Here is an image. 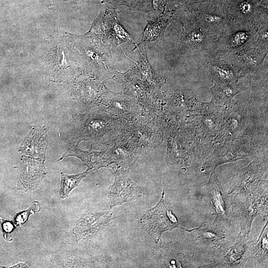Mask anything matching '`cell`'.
<instances>
[{
  "mask_svg": "<svg viewBox=\"0 0 268 268\" xmlns=\"http://www.w3.org/2000/svg\"><path fill=\"white\" fill-rule=\"evenodd\" d=\"M249 236L240 232L239 234L221 243L216 255V265L220 267H242L250 257L248 254L250 248Z\"/></svg>",
  "mask_w": 268,
  "mask_h": 268,
  "instance_id": "obj_5",
  "label": "cell"
},
{
  "mask_svg": "<svg viewBox=\"0 0 268 268\" xmlns=\"http://www.w3.org/2000/svg\"><path fill=\"white\" fill-rule=\"evenodd\" d=\"M200 242L207 245H218L222 242L225 234L218 221L212 223L203 222L199 227L189 231Z\"/></svg>",
  "mask_w": 268,
  "mask_h": 268,
  "instance_id": "obj_11",
  "label": "cell"
},
{
  "mask_svg": "<svg viewBox=\"0 0 268 268\" xmlns=\"http://www.w3.org/2000/svg\"><path fill=\"white\" fill-rule=\"evenodd\" d=\"M205 20L208 22H216L219 21L220 18L215 15H209L205 17Z\"/></svg>",
  "mask_w": 268,
  "mask_h": 268,
  "instance_id": "obj_25",
  "label": "cell"
},
{
  "mask_svg": "<svg viewBox=\"0 0 268 268\" xmlns=\"http://www.w3.org/2000/svg\"><path fill=\"white\" fill-rule=\"evenodd\" d=\"M2 228L5 233H10L13 228L12 224L9 221H5L2 224Z\"/></svg>",
  "mask_w": 268,
  "mask_h": 268,
  "instance_id": "obj_23",
  "label": "cell"
},
{
  "mask_svg": "<svg viewBox=\"0 0 268 268\" xmlns=\"http://www.w3.org/2000/svg\"><path fill=\"white\" fill-rule=\"evenodd\" d=\"M164 191L159 202L148 210L141 218L140 222L143 230L148 233L156 243H160L161 234L175 228L187 230L181 227L175 215L166 205Z\"/></svg>",
  "mask_w": 268,
  "mask_h": 268,
  "instance_id": "obj_2",
  "label": "cell"
},
{
  "mask_svg": "<svg viewBox=\"0 0 268 268\" xmlns=\"http://www.w3.org/2000/svg\"><path fill=\"white\" fill-rule=\"evenodd\" d=\"M142 189L134 183L127 175L117 171L113 184L108 191L109 203L110 208L132 201L142 195Z\"/></svg>",
  "mask_w": 268,
  "mask_h": 268,
  "instance_id": "obj_6",
  "label": "cell"
},
{
  "mask_svg": "<svg viewBox=\"0 0 268 268\" xmlns=\"http://www.w3.org/2000/svg\"><path fill=\"white\" fill-rule=\"evenodd\" d=\"M87 173L88 170L74 175H67L62 173L60 192L61 197L63 199L67 197L70 192L78 185L81 180L85 177Z\"/></svg>",
  "mask_w": 268,
  "mask_h": 268,
  "instance_id": "obj_17",
  "label": "cell"
},
{
  "mask_svg": "<svg viewBox=\"0 0 268 268\" xmlns=\"http://www.w3.org/2000/svg\"><path fill=\"white\" fill-rule=\"evenodd\" d=\"M40 208V204L35 202L26 211L21 212L17 214L15 217V222L17 224H21L23 223L27 219L28 216L33 212L37 211Z\"/></svg>",
  "mask_w": 268,
  "mask_h": 268,
  "instance_id": "obj_19",
  "label": "cell"
},
{
  "mask_svg": "<svg viewBox=\"0 0 268 268\" xmlns=\"http://www.w3.org/2000/svg\"><path fill=\"white\" fill-rule=\"evenodd\" d=\"M248 38V35L244 32L236 33L232 37L231 44L233 46H240L244 44Z\"/></svg>",
  "mask_w": 268,
  "mask_h": 268,
  "instance_id": "obj_20",
  "label": "cell"
},
{
  "mask_svg": "<svg viewBox=\"0 0 268 268\" xmlns=\"http://www.w3.org/2000/svg\"><path fill=\"white\" fill-rule=\"evenodd\" d=\"M206 189L213 205L215 212L222 214L225 212V203L223 189L215 172L211 173L206 185Z\"/></svg>",
  "mask_w": 268,
  "mask_h": 268,
  "instance_id": "obj_13",
  "label": "cell"
},
{
  "mask_svg": "<svg viewBox=\"0 0 268 268\" xmlns=\"http://www.w3.org/2000/svg\"><path fill=\"white\" fill-rule=\"evenodd\" d=\"M212 100L216 103H227L232 98L240 92L239 89L233 84L227 85H215L211 89Z\"/></svg>",
  "mask_w": 268,
  "mask_h": 268,
  "instance_id": "obj_16",
  "label": "cell"
},
{
  "mask_svg": "<svg viewBox=\"0 0 268 268\" xmlns=\"http://www.w3.org/2000/svg\"><path fill=\"white\" fill-rule=\"evenodd\" d=\"M47 144V128H33L25 137L19 151L23 154L44 161Z\"/></svg>",
  "mask_w": 268,
  "mask_h": 268,
  "instance_id": "obj_9",
  "label": "cell"
},
{
  "mask_svg": "<svg viewBox=\"0 0 268 268\" xmlns=\"http://www.w3.org/2000/svg\"><path fill=\"white\" fill-rule=\"evenodd\" d=\"M191 40L196 43H200L203 40V35L200 31H194L191 34Z\"/></svg>",
  "mask_w": 268,
  "mask_h": 268,
  "instance_id": "obj_21",
  "label": "cell"
},
{
  "mask_svg": "<svg viewBox=\"0 0 268 268\" xmlns=\"http://www.w3.org/2000/svg\"><path fill=\"white\" fill-rule=\"evenodd\" d=\"M262 187L248 193L237 194L232 204V216L239 221L240 232L248 236L254 218L258 215L267 216V187Z\"/></svg>",
  "mask_w": 268,
  "mask_h": 268,
  "instance_id": "obj_1",
  "label": "cell"
},
{
  "mask_svg": "<svg viewBox=\"0 0 268 268\" xmlns=\"http://www.w3.org/2000/svg\"><path fill=\"white\" fill-rule=\"evenodd\" d=\"M75 153L74 155L80 158L88 167V171L93 168H99L104 166L98 152L79 151Z\"/></svg>",
  "mask_w": 268,
  "mask_h": 268,
  "instance_id": "obj_18",
  "label": "cell"
},
{
  "mask_svg": "<svg viewBox=\"0 0 268 268\" xmlns=\"http://www.w3.org/2000/svg\"><path fill=\"white\" fill-rule=\"evenodd\" d=\"M170 23L168 19L163 17L147 21L138 43L134 44L135 46H141L144 49L151 42L162 41L165 30Z\"/></svg>",
  "mask_w": 268,
  "mask_h": 268,
  "instance_id": "obj_12",
  "label": "cell"
},
{
  "mask_svg": "<svg viewBox=\"0 0 268 268\" xmlns=\"http://www.w3.org/2000/svg\"><path fill=\"white\" fill-rule=\"evenodd\" d=\"M268 228L267 223L264 227L257 241L251 246L250 257L254 259L255 265H266L268 261Z\"/></svg>",
  "mask_w": 268,
  "mask_h": 268,
  "instance_id": "obj_14",
  "label": "cell"
},
{
  "mask_svg": "<svg viewBox=\"0 0 268 268\" xmlns=\"http://www.w3.org/2000/svg\"><path fill=\"white\" fill-rule=\"evenodd\" d=\"M240 8L243 12L247 13L251 11V6L249 3L244 2L241 3Z\"/></svg>",
  "mask_w": 268,
  "mask_h": 268,
  "instance_id": "obj_24",
  "label": "cell"
},
{
  "mask_svg": "<svg viewBox=\"0 0 268 268\" xmlns=\"http://www.w3.org/2000/svg\"><path fill=\"white\" fill-rule=\"evenodd\" d=\"M210 69L213 78L217 85L231 84L237 78L234 71L226 66L214 65L211 66Z\"/></svg>",
  "mask_w": 268,
  "mask_h": 268,
  "instance_id": "obj_15",
  "label": "cell"
},
{
  "mask_svg": "<svg viewBox=\"0 0 268 268\" xmlns=\"http://www.w3.org/2000/svg\"><path fill=\"white\" fill-rule=\"evenodd\" d=\"M44 168L42 161H37L28 157L22 158L17 186L18 189L28 190L36 187L45 174Z\"/></svg>",
  "mask_w": 268,
  "mask_h": 268,
  "instance_id": "obj_10",
  "label": "cell"
},
{
  "mask_svg": "<svg viewBox=\"0 0 268 268\" xmlns=\"http://www.w3.org/2000/svg\"><path fill=\"white\" fill-rule=\"evenodd\" d=\"M119 11L116 9L107 8L102 11L95 20L91 31L100 36L104 43L117 46L133 39L118 18Z\"/></svg>",
  "mask_w": 268,
  "mask_h": 268,
  "instance_id": "obj_4",
  "label": "cell"
},
{
  "mask_svg": "<svg viewBox=\"0 0 268 268\" xmlns=\"http://www.w3.org/2000/svg\"><path fill=\"white\" fill-rule=\"evenodd\" d=\"M81 53L85 61L93 66L100 74L109 75L116 73L112 55V46L101 39L99 35L91 31V34L82 39Z\"/></svg>",
  "mask_w": 268,
  "mask_h": 268,
  "instance_id": "obj_3",
  "label": "cell"
},
{
  "mask_svg": "<svg viewBox=\"0 0 268 268\" xmlns=\"http://www.w3.org/2000/svg\"><path fill=\"white\" fill-rule=\"evenodd\" d=\"M65 1H72V2H76V1H81V0H64Z\"/></svg>",
  "mask_w": 268,
  "mask_h": 268,
  "instance_id": "obj_26",
  "label": "cell"
},
{
  "mask_svg": "<svg viewBox=\"0 0 268 268\" xmlns=\"http://www.w3.org/2000/svg\"><path fill=\"white\" fill-rule=\"evenodd\" d=\"M263 175L261 166L251 163L235 176L228 193L234 191H237V194L248 193L261 188L263 186Z\"/></svg>",
  "mask_w": 268,
  "mask_h": 268,
  "instance_id": "obj_8",
  "label": "cell"
},
{
  "mask_svg": "<svg viewBox=\"0 0 268 268\" xmlns=\"http://www.w3.org/2000/svg\"><path fill=\"white\" fill-rule=\"evenodd\" d=\"M134 0H110L111 2L114 4H124L127 5L133 4V1Z\"/></svg>",
  "mask_w": 268,
  "mask_h": 268,
  "instance_id": "obj_22",
  "label": "cell"
},
{
  "mask_svg": "<svg viewBox=\"0 0 268 268\" xmlns=\"http://www.w3.org/2000/svg\"><path fill=\"white\" fill-rule=\"evenodd\" d=\"M113 218L109 211L86 213L76 224L74 233L78 240L86 238L104 229Z\"/></svg>",
  "mask_w": 268,
  "mask_h": 268,
  "instance_id": "obj_7",
  "label": "cell"
}]
</instances>
